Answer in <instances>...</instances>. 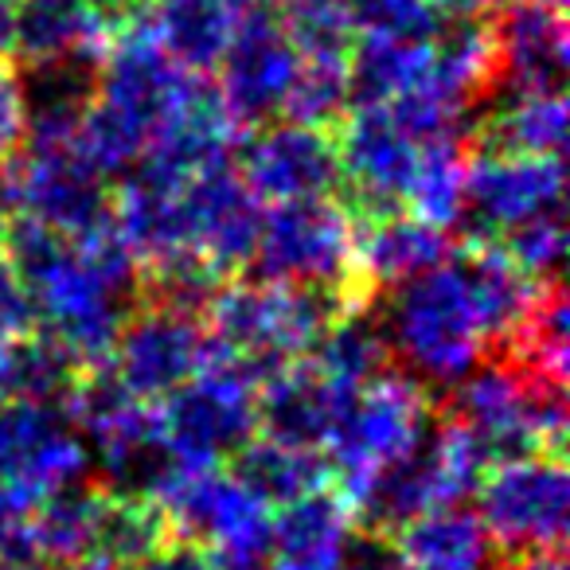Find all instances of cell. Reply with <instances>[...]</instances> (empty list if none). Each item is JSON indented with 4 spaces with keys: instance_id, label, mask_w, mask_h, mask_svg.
Here are the masks:
<instances>
[{
    "instance_id": "6da1fadb",
    "label": "cell",
    "mask_w": 570,
    "mask_h": 570,
    "mask_svg": "<svg viewBox=\"0 0 570 570\" xmlns=\"http://www.w3.org/2000/svg\"><path fill=\"white\" fill-rule=\"evenodd\" d=\"M391 364L419 380L430 395L450 391L473 364L489 356V336L476 321L458 250L438 266L406 277L375 297Z\"/></svg>"
},
{
    "instance_id": "7a4b0ae2",
    "label": "cell",
    "mask_w": 570,
    "mask_h": 570,
    "mask_svg": "<svg viewBox=\"0 0 570 570\" xmlns=\"http://www.w3.org/2000/svg\"><path fill=\"white\" fill-rule=\"evenodd\" d=\"M348 309H364V305L325 285H285L235 274L219 285L204 321L212 341L243 356L266 380L289 360L309 356L321 333Z\"/></svg>"
},
{
    "instance_id": "3957f363",
    "label": "cell",
    "mask_w": 570,
    "mask_h": 570,
    "mask_svg": "<svg viewBox=\"0 0 570 570\" xmlns=\"http://www.w3.org/2000/svg\"><path fill=\"white\" fill-rule=\"evenodd\" d=\"M258 383L243 356L207 336L199 372L153 403L165 450L180 465H227L258 434Z\"/></svg>"
},
{
    "instance_id": "277c9868",
    "label": "cell",
    "mask_w": 570,
    "mask_h": 570,
    "mask_svg": "<svg viewBox=\"0 0 570 570\" xmlns=\"http://www.w3.org/2000/svg\"><path fill=\"white\" fill-rule=\"evenodd\" d=\"M243 274L258 282L325 285L364 309L375 305L356 282V219L336 196L285 199L269 207Z\"/></svg>"
},
{
    "instance_id": "5b68a950",
    "label": "cell",
    "mask_w": 570,
    "mask_h": 570,
    "mask_svg": "<svg viewBox=\"0 0 570 570\" xmlns=\"http://www.w3.org/2000/svg\"><path fill=\"white\" fill-rule=\"evenodd\" d=\"M434 422V395L406 372L387 367L372 383L352 391L333 434H328L325 450L328 461H333L336 484L356 481V476L372 473L387 461L406 458L426 442Z\"/></svg>"
},
{
    "instance_id": "8992f818",
    "label": "cell",
    "mask_w": 570,
    "mask_h": 570,
    "mask_svg": "<svg viewBox=\"0 0 570 570\" xmlns=\"http://www.w3.org/2000/svg\"><path fill=\"white\" fill-rule=\"evenodd\" d=\"M9 215H32L63 238H82L114 219L106 176L82 157L75 137L36 141L24 137L17 153L0 165Z\"/></svg>"
},
{
    "instance_id": "52a82bcc",
    "label": "cell",
    "mask_w": 570,
    "mask_h": 570,
    "mask_svg": "<svg viewBox=\"0 0 570 570\" xmlns=\"http://www.w3.org/2000/svg\"><path fill=\"white\" fill-rule=\"evenodd\" d=\"M476 497V520L484 523L500 554L543 551L567 539L570 481L562 453H528L489 469Z\"/></svg>"
},
{
    "instance_id": "ba28073f",
    "label": "cell",
    "mask_w": 570,
    "mask_h": 570,
    "mask_svg": "<svg viewBox=\"0 0 570 570\" xmlns=\"http://www.w3.org/2000/svg\"><path fill=\"white\" fill-rule=\"evenodd\" d=\"M302 51L277 24L274 4L246 9L235 20L230 43L219 59V98L235 129H258L282 118L285 90L294 82Z\"/></svg>"
},
{
    "instance_id": "9c48e42d",
    "label": "cell",
    "mask_w": 570,
    "mask_h": 570,
    "mask_svg": "<svg viewBox=\"0 0 570 570\" xmlns=\"http://www.w3.org/2000/svg\"><path fill=\"white\" fill-rule=\"evenodd\" d=\"M543 212H562V157L465 153L461 223L469 227V243H492L500 230Z\"/></svg>"
},
{
    "instance_id": "30bf717a",
    "label": "cell",
    "mask_w": 570,
    "mask_h": 570,
    "mask_svg": "<svg viewBox=\"0 0 570 570\" xmlns=\"http://www.w3.org/2000/svg\"><path fill=\"white\" fill-rule=\"evenodd\" d=\"M180 212L188 246L204 254L223 277H235L250 266L266 207L243 180L235 160L223 157L191 173L180 188Z\"/></svg>"
},
{
    "instance_id": "8fae6325",
    "label": "cell",
    "mask_w": 570,
    "mask_h": 570,
    "mask_svg": "<svg viewBox=\"0 0 570 570\" xmlns=\"http://www.w3.org/2000/svg\"><path fill=\"white\" fill-rule=\"evenodd\" d=\"M238 173L262 204L341 196L344 184L333 129L302 126L289 118H274L254 129L238 157Z\"/></svg>"
},
{
    "instance_id": "7c38bea8",
    "label": "cell",
    "mask_w": 570,
    "mask_h": 570,
    "mask_svg": "<svg viewBox=\"0 0 570 570\" xmlns=\"http://www.w3.org/2000/svg\"><path fill=\"white\" fill-rule=\"evenodd\" d=\"M207 333L196 317L137 302L110 348V372L141 403H160L199 372Z\"/></svg>"
},
{
    "instance_id": "4fadbf2b",
    "label": "cell",
    "mask_w": 570,
    "mask_h": 570,
    "mask_svg": "<svg viewBox=\"0 0 570 570\" xmlns=\"http://www.w3.org/2000/svg\"><path fill=\"white\" fill-rule=\"evenodd\" d=\"M489 32L497 51V82L489 98L559 95L570 63L562 9L535 0H504L489 12Z\"/></svg>"
},
{
    "instance_id": "5bb4252c",
    "label": "cell",
    "mask_w": 570,
    "mask_h": 570,
    "mask_svg": "<svg viewBox=\"0 0 570 570\" xmlns=\"http://www.w3.org/2000/svg\"><path fill=\"white\" fill-rule=\"evenodd\" d=\"M352 391L328 383L309 356L289 360L258 383V434L282 445L325 450Z\"/></svg>"
},
{
    "instance_id": "9a60e30c",
    "label": "cell",
    "mask_w": 570,
    "mask_h": 570,
    "mask_svg": "<svg viewBox=\"0 0 570 570\" xmlns=\"http://www.w3.org/2000/svg\"><path fill=\"white\" fill-rule=\"evenodd\" d=\"M341 500L348 504L352 528L375 531V535H395L411 520H419L422 512L438 504H450L438 476L434 445L430 438L411 450L406 458L387 461V465L372 469V473L356 476V481L336 484Z\"/></svg>"
},
{
    "instance_id": "2e32d148",
    "label": "cell",
    "mask_w": 570,
    "mask_h": 570,
    "mask_svg": "<svg viewBox=\"0 0 570 570\" xmlns=\"http://www.w3.org/2000/svg\"><path fill=\"white\" fill-rule=\"evenodd\" d=\"M458 246L442 227L411 212H391L356 223V282L367 297H380L406 277L445 262Z\"/></svg>"
},
{
    "instance_id": "e0dca14e",
    "label": "cell",
    "mask_w": 570,
    "mask_h": 570,
    "mask_svg": "<svg viewBox=\"0 0 570 570\" xmlns=\"http://www.w3.org/2000/svg\"><path fill=\"white\" fill-rule=\"evenodd\" d=\"M352 531L348 504L336 484L274 508L266 570H341L344 539Z\"/></svg>"
},
{
    "instance_id": "ac0fdd59",
    "label": "cell",
    "mask_w": 570,
    "mask_h": 570,
    "mask_svg": "<svg viewBox=\"0 0 570 570\" xmlns=\"http://www.w3.org/2000/svg\"><path fill=\"white\" fill-rule=\"evenodd\" d=\"M426 48V82L419 90H430L458 114H465L469 106L492 95L497 51H492L489 12L484 17H453L450 24H438Z\"/></svg>"
},
{
    "instance_id": "d6986e66",
    "label": "cell",
    "mask_w": 570,
    "mask_h": 570,
    "mask_svg": "<svg viewBox=\"0 0 570 570\" xmlns=\"http://www.w3.org/2000/svg\"><path fill=\"white\" fill-rule=\"evenodd\" d=\"M114 28L82 0H17L12 63H43L63 56H106Z\"/></svg>"
},
{
    "instance_id": "ffe728a7",
    "label": "cell",
    "mask_w": 570,
    "mask_h": 570,
    "mask_svg": "<svg viewBox=\"0 0 570 570\" xmlns=\"http://www.w3.org/2000/svg\"><path fill=\"white\" fill-rule=\"evenodd\" d=\"M102 500H106V484L90 481V476L48 492L24 515V539L36 559L51 562V567H67V562L95 551Z\"/></svg>"
},
{
    "instance_id": "44dd1931",
    "label": "cell",
    "mask_w": 570,
    "mask_h": 570,
    "mask_svg": "<svg viewBox=\"0 0 570 570\" xmlns=\"http://www.w3.org/2000/svg\"><path fill=\"white\" fill-rule=\"evenodd\" d=\"M230 476L243 489H250L266 508H282L289 500L305 497L336 484L333 461L321 450H302V445H282L254 434L235 458L227 461Z\"/></svg>"
},
{
    "instance_id": "7402d4cb",
    "label": "cell",
    "mask_w": 570,
    "mask_h": 570,
    "mask_svg": "<svg viewBox=\"0 0 570 570\" xmlns=\"http://www.w3.org/2000/svg\"><path fill=\"white\" fill-rule=\"evenodd\" d=\"M395 547L419 570H492V539L476 512L438 504L395 531Z\"/></svg>"
},
{
    "instance_id": "603a6c76",
    "label": "cell",
    "mask_w": 570,
    "mask_h": 570,
    "mask_svg": "<svg viewBox=\"0 0 570 570\" xmlns=\"http://www.w3.org/2000/svg\"><path fill=\"white\" fill-rule=\"evenodd\" d=\"M465 149L508 153V157H559L567 149V98L520 95L497 106L465 137Z\"/></svg>"
},
{
    "instance_id": "cb8c5ba5",
    "label": "cell",
    "mask_w": 570,
    "mask_h": 570,
    "mask_svg": "<svg viewBox=\"0 0 570 570\" xmlns=\"http://www.w3.org/2000/svg\"><path fill=\"white\" fill-rule=\"evenodd\" d=\"M145 17H149L153 40L191 75H207L219 67L238 20L219 0H149Z\"/></svg>"
},
{
    "instance_id": "d4e9b609",
    "label": "cell",
    "mask_w": 570,
    "mask_h": 570,
    "mask_svg": "<svg viewBox=\"0 0 570 570\" xmlns=\"http://www.w3.org/2000/svg\"><path fill=\"white\" fill-rule=\"evenodd\" d=\"M79 375V360L43 328H28L24 336L0 341V399L63 406Z\"/></svg>"
},
{
    "instance_id": "484cf974",
    "label": "cell",
    "mask_w": 570,
    "mask_h": 570,
    "mask_svg": "<svg viewBox=\"0 0 570 570\" xmlns=\"http://www.w3.org/2000/svg\"><path fill=\"white\" fill-rule=\"evenodd\" d=\"M426 40L360 32L348 51L352 106H380L406 90H419L426 82Z\"/></svg>"
},
{
    "instance_id": "4316f807",
    "label": "cell",
    "mask_w": 570,
    "mask_h": 570,
    "mask_svg": "<svg viewBox=\"0 0 570 570\" xmlns=\"http://www.w3.org/2000/svg\"><path fill=\"white\" fill-rule=\"evenodd\" d=\"M309 360L317 364V372L328 383L344 391H360L364 383H372L375 375H383L391 364L387 336H383L380 317H372L367 309H348L321 333V341L313 344Z\"/></svg>"
},
{
    "instance_id": "83f0119b",
    "label": "cell",
    "mask_w": 570,
    "mask_h": 570,
    "mask_svg": "<svg viewBox=\"0 0 570 570\" xmlns=\"http://www.w3.org/2000/svg\"><path fill=\"white\" fill-rule=\"evenodd\" d=\"M500 352L512 356L515 364H523L528 372H539L554 383H567L570 328H567V294H562L559 277L539 282L528 313H523V321L515 325L512 341H508Z\"/></svg>"
},
{
    "instance_id": "f1b7e54d",
    "label": "cell",
    "mask_w": 570,
    "mask_h": 570,
    "mask_svg": "<svg viewBox=\"0 0 570 570\" xmlns=\"http://www.w3.org/2000/svg\"><path fill=\"white\" fill-rule=\"evenodd\" d=\"M465 134L422 141L419 168L406 191V212L442 230L458 227L465 207Z\"/></svg>"
},
{
    "instance_id": "f546056e",
    "label": "cell",
    "mask_w": 570,
    "mask_h": 570,
    "mask_svg": "<svg viewBox=\"0 0 570 570\" xmlns=\"http://www.w3.org/2000/svg\"><path fill=\"white\" fill-rule=\"evenodd\" d=\"M168 539H173V528H168V515L160 512L157 500L106 489L102 512H98V539H95L98 554L114 559L118 567H134L145 554L165 547Z\"/></svg>"
},
{
    "instance_id": "4dcf8cb0",
    "label": "cell",
    "mask_w": 570,
    "mask_h": 570,
    "mask_svg": "<svg viewBox=\"0 0 570 570\" xmlns=\"http://www.w3.org/2000/svg\"><path fill=\"white\" fill-rule=\"evenodd\" d=\"M227 277L196 250H176L141 266V302L204 321L212 297Z\"/></svg>"
},
{
    "instance_id": "1f68e13d",
    "label": "cell",
    "mask_w": 570,
    "mask_h": 570,
    "mask_svg": "<svg viewBox=\"0 0 570 570\" xmlns=\"http://www.w3.org/2000/svg\"><path fill=\"white\" fill-rule=\"evenodd\" d=\"M352 110V79L348 56H302L297 75L285 90L282 118L302 126L336 129Z\"/></svg>"
},
{
    "instance_id": "d6a6232c",
    "label": "cell",
    "mask_w": 570,
    "mask_h": 570,
    "mask_svg": "<svg viewBox=\"0 0 570 570\" xmlns=\"http://www.w3.org/2000/svg\"><path fill=\"white\" fill-rule=\"evenodd\" d=\"M153 137L137 126L134 118H126L121 110L106 106L102 98L87 106L79 129H75V145L82 149V157L98 168L102 176H121L126 168H134L145 157Z\"/></svg>"
},
{
    "instance_id": "836d02e7",
    "label": "cell",
    "mask_w": 570,
    "mask_h": 570,
    "mask_svg": "<svg viewBox=\"0 0 570 570\" xmlns=\"http://www.w3.org/2000/svg\"><path fill=\"white\" fill-rule=\"evenodd\" d=\"M274 12L302 56H348L360 36L344 0H277Z\"/></svg>"
},
{
    "instance_id": "e575fe53",
    "label": "cell",
    "mask_w": 570,
    "mask_h": 570,
    "mask_svg": "<svg viewBox=\"0 0 570 570\" xmlns=\"http://www.w3.org/2000/svg\"><path fill=\"white\" fill-rule=\"evenodd\" d=\"M492 246H497L520 274H528L531 282H551V277H559L562 254H567L562 212L531 215V219L500 230V235L492 238Z\"/></svg>"
},
{
    "instance_id": "d590c367",
    "label": "cell",
    "mask_w": 570,
    "mask_h": 570,
    "mask_svg": "<svg viewBox=\"0 0 570 570\" xmlns=\"http://www.w3.org/2000/svg\"><path fill=\"white\" fill-rule=\"evenodd\" d=\"M28 118H24V98H20L17 67L0 63V165L24 145Z\"/></svg>"
},
{
    "instance_id": "8d00e7d4",
    "label": "cell",
    "mask_w": 570,
    "mask_h": 570,
    "mask_svg": "<svg viewBox=\"0 0 570 570\" xmlns=\"http://www.w3.org/2000/svg\"><path fill=\"white\" fill-rule=\"evenodd\" d=\"M28 328H36L32 302H28L24 285H20L17 269H12L9 254L0 250V341L24 336Z\"/></svg>"
},
{
    "instance_id": "74e56055",
    "label": "cell",
    "mask_w": 570,
    "mask_h": 570,
    "mask_svg": "<svg viewBox=\"0 0 570 570\" xmlns=\"http://www.w3.org/2000/svg\"><path fill=\"white\" fill-rule=\"evenodd\" d=\"M126 570H219L204 543H191V539H168L165 547H157L153 554H145L141 562Z\"/></svg>"
},
{
    "instance_id": "f35d334b",
    "label": "cell",
    "mask_w": 570,
    "mask_h": 570,
    "mask_svg": "<svg viewBox=\"0 0 570 570\" xmlns=\"http://www.w3.org/2000/svg\"><path fill=\"white\" fill-rule=\"evenodd\" d=\"M492 570H567V559H562V547H543V551L504 554L500 562H492Z\"/></svg>"
},
{
    "instance_id": "ab89813d",
    "label": "cell",
    "mask_w": 570,
    "mask_h": 570,
    "mask_svg": "<svg viewBox=\"0 0 570 570\" xmlns=\"http://www.w3.org/2000/svg\"><path fill=\"white\" fill-rule=\"evenodd\" d=\"M442 17H484V12H492L497 4H504V0H430Z\"/></svg>"
},
{
    "instance_id": "60d3db41",
    "label": "cell",
    "mask_w": 570,
    "mask_h": 570,
    "mask_svg": "<svg viewBox=\"0 0 570 570\" xmlns=\"http://www.w3.org/2000/svg\"><path fill=\"white\" fill-rule=\"evenodd\" d=\"M12 36H17V0H0V63H12Z\"/></svg>"
},
{
    "instance_id": "b9f144b4",
    "label": "cell",
    "mask_w": 570,
    "mask_h": 570,
    "mask_svg": "<svg viewBox=\"0 0 570 570\" xmlns=\"http://www.w3.org/2000/svg\"><path fill=\"white\" fill-rule=\"evenodd\" d=\"M82 4H90V9H95L98 17L110 20V24H121V20L134 17V12L141 9L145 0H82Z\"/></svg>"
},
{
    "instance_id": "7bdbcfd3",
    "label": "cell",
    "mask_w": 570,
    "mask_h": 570,
    "mask_svg": "<svg viewBox=\"0 0 570 570\" xmlns=\"http://www.w3.org/2000/svg\"><path fill=\"white\" fill-rule=\"evenodd\" d=\"M59 570H126V567H118V562L106 559V554L90 551V554H82V559L67 562V567H59Z\"/></svg>"
},
{
    "instance_id": "ee69618b",
    "label": "cell",
    "mask_w": 570,
    "mask_h": 570,
    "mask_svg": "<svg viewBox=\"0 0 570 570\" xmlns=\"http://www.w3.org/2000/svg\"><path fill=\"white\" fill-rule=\"evenodd\" d=\"M0 570H59L43 559H0Z\"/></svg>"
},
{
    "instance_id": "f6af8a7d",
    "label": "cell",
    "mask_w": 570,
    "mask_h": 570,
    "mask_svg": "<svg viewBox=\"0 0 570 570\" xmlns=\"http://www.w3.org/2000/svg\"><path fill=\"white\" fill-rule=\"evenodd\" d=\"M223 9H230L235 17H243L246 9H258V4H274V0H219Z\"/></svg>"
},
{
    "instance_id": "bcb514c9",
    "label": "cell",
    "mask_w": 570,
    "mask_h": 570,
    "mask_svg": "<svg viewBox=\"0 0 570 570\" xmlns=\"http://www.w3.org/2000/svg\"><path fill=\"white\" fill-rule=\"evenodd\" d=\"M383 570H419V567H414V562H406L403 554H395V559H391V562H387V567H383Z\"/></svg>"
},
{
    "instance_id": "7dc6e473",
    "label": "cell",
    "mask_w": 570,
    "mask_h": 570,
    "mask_svg": "<svg viewBox=\"0 0 570 570\" xmlns=\"http://www.w3.org/2000/svg\"><path fill=\"white\" fill-rule=\"evenodd\" d=\"M9 219V199H4V180H0V223Z\"/></svg>"
},
{
    "instance_id": "c3c4849f",
    "label": "cell",
    "mask_w": 570,
    "mask_h": 570,
    "mask_svg": "<svg viewBox=\"0 0 570 570\" xmlns=\"http://www.w3.org/2000/svg\"><path fill=\"white\" fill-rule=\"evenodd\" d=\"M535 4H551V9H562V4H567V0H535Z\"/></svg>"
}]
</instances>
